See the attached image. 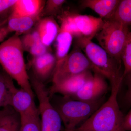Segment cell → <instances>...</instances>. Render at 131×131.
Segmentation results:
<instances>
[{"label": "cell", "mask_w": 131, "mask_h": 131, "mask_svg": "<svg viewBox=\"0 0 131 131\" xmlns=\"http://www.w3.org/2000/svg\"><path fill=\"white\" fill-rule=\"evenodd\" d=\"M13 110L10 106L3 108L2 109H0V120L5 115L11 112Z\"/></svg>", "instance_id": "83f0119b"}, {"label": "cell", "mask_w": 131, "mask_h": 131, "mask_svg": "<svg viewBox=\"0 0 131 131\" xmlns=\"http://www.w3.org/2000/svg\"><path fill=\"white\" fill-rule=\"evenodd\" d=\"M128 80V89L126 94L125 99L127 103L131 105V74L127 76Z\"/></svg>", "instance_id": "484cf974"}, {"label": "cell", "mask_w": 131, "mask_h": 131, "mask_svg": "<svg viewBox=\"0 0 131 131\" xmlns=\"http://www.w3.org/2000/svg\"><path fill=\"white\" fill-rule=\"evenodd\" d=\"M21 41L24 51L28 52L34 57L49 52L48 47L42 43L36 30L26 34L21 39Z\"/></svg>", "instance_id": "2e32d148"}, {"label": "cell", "mask_w": 131, "mask_h": 131, "mask_svg": "<svg viewBox=\"0 0 131 131\" xmlns=\"http://www.w3.org/2000/svg\"><path fill=\"white\" fill-rule=\"evenodd\" d=\"M108 20L118 21L128 27L131 26V0L120 1L113 14Z\"/></svg>", "instance_id": "d6986e66"}, {"label": "cell", "mask_w": 131, "mask_h": 131, "mask_svg": "<svg viewBox=\"0 0 131 131\" xmlns=\"http://www.w3.org/2000/svg\"><path fill=\"white\" fill-rule=\"evenodd\" d=\"M56 65V56L49 52L34 57L32 62L35 78L42 82L53 75Z\"/></svg>", "instance_id": "30bf717a"}, {"label": "cell", "mask_w": 131, "mask_h": 131, "mask_svg": "<svg viewBox=\"0 0 131 131\" xmlns=\"http://www.w3.org/2000/svg\"><path fill=\"white\" fill-rule=\"evenodd\" d=\"M17 0H0V19H8L7 15L11 13Z\"/></svg>", "instance_id": "cb8c5ba5"}, {"label": "cell", "mask_w": 131, "mask_h": 131, "mask_svg": "<svg viewBox=\"0 0 131 131\" xmlns=\"http://www.w3.org/2000/svg\"><path fill=\"white\" fill-rule=\"evenodd\" d=\"M73 19L81 37L91 40L103 26L104 20L100 18L90 15L73 13Z\"/></svg>", "instance_id": "9c48e42d"}, {"label": "cell", "mask_w": 131, "mask_h": 131, "mask_svg": "<svg viewBox=\"0 0 131 131\" xmlns=\"http://www.w3.org/2000/svg\"><path fill=\"white\" fill-rule=\"evenodd\" d=\"M129 32L127 26L108 20H104L95 37L100 46L121 64L122 50Z\"/></svg>", "instance_id": "5b68a950"}, {"label": "cell", "mask_w": 131, "mask_h": 131, "mask_svg": "<svg viewBox=\"0 0 131 131\" xmlns=\"http://www.w3.org/2000/svg\"><path fill=\"white\" fill-rule=\"evenodd\" d=\"M10 33L7 25L0 27V42H2Z\"/></svg>", "instance_id": "4316f807"}, {"label": "cell", "mask_w": 131, "mask_h": 131, "mask_svg": "<svg viewBox=\"0 0 131 131\" xmlns=\"http://www.w3.org/2000/svg\"><path fill=\"white\" fill-rule=\"evenodd\" d=\"M40 16H17L10 14L7 19V28L10 32H14L19 36L29 31L38 20Z\"/></svg>", "instance_id": "9a60e30c"}, {"label": "cell", "mask_w": 131, "mask_h": 131, "mask_svg": "<svg viewBox=\"0 0 131 131\" xmlns=\"http://www.w3.org/2000/svg\"><path fill=\"white\" fill-rule=\"evenodd\" d=\"M120 0H84L81 1L82 6L95 12L102 19H109L116 9Z\"/></svg>", "instance_id": "4fadbf2b"}, {"label": "cell", "mask_w": 131, "mask_h": 131, "mask_svg": "<svg viewBox=\"0 0 131 131\" xmlns=\"http://www.w3.org/2000/svg\"><path fill=\"white\" fill-rule=\"evenodd\" d=\"M65 0H48L45 7V13L47 15L56 14L61 10Z\"/></svg>", "instance_id": "603a6c76"}, {"label": "cell", "mask_w": 131, "mask_h": 131, "mask_svg": "<svg viewBox=\"0 0 131 131\" xmlns=\"http://www.w3.org/2000/svg\"><path fill=\"white\" fill-rule=\"evenodd\" d=\"M94 73L92 77L71 99L84 101H93L103 98V95L108 90L106 78L100 73Z\"/></svg>", "instance_id": "52a82bcc"}, {"label": "cell", "mask_w": 131, "mask_h": 131, "mask_svg": "<svg viewBox=\"0 0 131 131\" xmlns=\"http://www.w3.org/2000/svg\"><path fill=\"white\" fill-rule=\"evenodd\" d=\"M121 83L111 86L108 100L74 131H125L117 96Z\"/></svg>", "instance_id": "6da1fadb"}, {"label": "cell", "mask_w": 131, "mask_h": 131, "mask_svg": "<svg viewBox=\"0 0 131 131\" xmlns=\"http://www.w3.org/2000/svg\"><path fill=\"white\" fill-rule=\"evenodd\" d=\"M7 19H0V27L5 25L7 24Z\"/></svg>", "instance_id": "f1b7e54d"}, {"label": "cell", "mask_w": 131, "mask_h": 131, "mask_svg": "<svg viewBox=\"0 0 131 131\" xmlns=\"http://www.w3.org/2000/svg\"><path fill=\"white\" fill-rule=\"evenodd\" d=\"M39 110L34 112L20 115V131H41Z\"/></svg>", "instance_id": "44dd1931"}, {"label": "cell", "mask_w": 131, "mask_h": 131, "mask_svg": "<svg viewBox=\"0 0 131 131\" xmlns=\"http://www.w3.org/2000/svg\"><path fill=\"white\" fill-rule=\"evenodd\" d=\"M124 129L125 131H131V110L124 117Z\"/></svg>", "instance_id": "d4e9b609"}, {"label": "cell", "mask_w": 131, "mask_h": 131, "mask_svg": "<svg viewBox=\"0 0 131 131\" xmlns=\"http://www.w3.org/2000/svg\"><path fill=\"white\" fill-rule=\"evenodd\" d=\"M121 61L124 65L123 79L131 74V32H129L121 55Z\"/></svg>", "instance_id": "7402d4cb"}, {"label": "cell", "mask_w": 131, "mask_h": 131, "mask_svg": "<svg viewBox=\"0 0 131 131\" xmlns=\"http://www.w3.org/2000/svg\"><path fill=\"white\" fill-rule=\"evenodd\" d=\"M91 70L71 76L53 83L51 94L58 93L64 98H71L93 76Z\"/></svg>", "instance_id": "ba28073f"}, {"label": "cell", "mask_w": 131, "mask_h": 131, "mask_svg": "<svg viewBox=\"0 0 131 131\" xmlns=\"http://www.w3.org/2000/svg\"><path fill=\"white\" fill-rule=\"evenodd\" d=\"M21 39L15 34L0 44V64L20 88L34 96L27 71Z\"/></svg>", "instance_id": "7a4b0ae2"}, {"label": "cell", "mask_w": 131, "mask_h": 131, "mask_svg": "<svg viewBox=\"0 0 131 131\" xmlns=\"http://www.w3.org/2000/svg\"><path fill=\"white\" fill-rule=\"evenodd\" d=\"M73 36L69 33L59 32L55 40L56 65L55 71L63 63L69 54Z\"/></svg>", "instance_id": "e0dca14e"}, {"label": "cell", "mask_w": 131, "mask_h": 131, "mask_svg": "<svg viewBox=\"0 0 131 131\" xmlns=\"http://www.w3.org/2000/svg\"><path fill=\"white\" fill-rule=\"evenodd\" d=\"M10 106L21 115L38 110L35 105L34 96L25 90L16 88L11 99Z\"/></svg>", "instance_id": "8fae6325"}, {"label": "cell", "mask_w": 131, "mask_h": 131, "mask_svg": "<svg viewBox=\"0 0 131 131\" xmlns=\"http://www.w3.org/2000/svg\"><path fill=\"white\" fill-rule=\"evenodd\" d=\"M88 70L94 72L93 66L86 55L78 47L68 54L62 64L54 71L52 82L54 83L65 78Z\"/></svg>", "instance_id": "8992f818"}, {"label": "cell", "mask_w": 131, "mask_h": 131, "mask_svg": "<svg viewBox=\"0 0 131 131\" xmlns=\"http://www.w3.org/2000/svg\"><path fill=\"white\" fill-rule=\"evenodd\" d=\"M60 30V26L54 18L48 17L39 21L36 31L42 43L49 47L56 40Z\"/></svg>", "instance_id": "7c38bea8"}, {"label": "cell", "mask_w": 131, "mask_h": 131, "mask_svg": "<svg viewBox=\"0 0 131 131\" xmlns=\"http://www.w3.org/2000/svg\"><path fill=\"white\" fill-rule=\"evenodd\" d=\"M102 98L93 101H84L64 98L57 107L65 131H74L88 119L101 105Z\"/></svg>", "instance_id": "277c9868"}, {"label": "cell", "mask_w": 131, "mask_h": 131, "mask_svg": "<svg viewBox=\"0 0 131 131\" xmlns=\"http://www.w3.org/2000/svg\"><path fill=\"white\" fill-rule=\"evenodd\" d=\"M44 7V1L17 0L10 14L17 16H32L40 15Z\"/></svg>", "instance_id": "5bb4252c"}, {"label": "cell", "mask_w": 131, "mask_h": 131, "mask_svg": "<svg viewBox=\"0 0 131 131\" xmlns=\"http://www.w3.org/2000/svg\"><path fill=\"white\" fill-rule=\"evenodd\" d=\"M78 47L85 55L97 72L109 80L111 86L122 83L123 79L121 72V64L108 54L99 45L83 37L77 38Z\"/></svg>", "instance_id": "3957f363"}, {"label": "cell", "mask_w": 131, "mask_h": 131, "mask_svg": "<svg viewBox=\"0 0 131 131\" xmlns=\"http://www.w3.org/2000/svg\"><path fill=\"white\" fill-rule=\"evenodd\" d=\"M21 117L14 110L0 120V131H20Z\"/></svg>", "instance_id": "ffe728a7"}, {"label": "cell", "mask_w": 131, "mask_h": 131, "mask_svg": "<svg viewBox=\"0 0 131 131\" xmlns=\"http://www.w3.org/2000/svg\"><path fill=\"white\" fill-rule=\"evenodd\" d=\"M16 88L12 78L6 73L0 72V109L10 106L12 95Z\"/></svg>", "instance_id": "ac0fdd59"}]
</instances>
